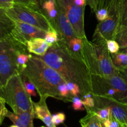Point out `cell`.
I'll return each instance as SVG.
<instances>
[{
	"label": "cell",
	"instance_id": "obj_45",
	"mask_svg": "<svg viewBox=\"0 0 127 127\" xmlns=\"http://www.w3.org/2000/svg\"><path fill=\"white\" fill-rule=\"evenodd\" d=\"M2 86V84H1V81H0V86Z\"/></svg>",
	"mask_w": 127,
	"mask_h": 127
},
{
	"label": "cell",
	"instance_id": "obj_39",
	"mask_svg": "<svg viewBox=\"0 0 127 127\" xmlns=\"http://www.w3.org/2000/svg\"><path fill=\"white\" fill-rule=\"evenodd\" d=\"M87 5L90 7L92 12H95L97 9L98 0H86Z\"/></svg>",
	"mask_w": 127,
	"mask_h": 127
},
{
	"label": "cell",
	"instance_id": "obj_1",
	"mask_svg": "<svg viewBox=\"0 0 127 127\" xmlns=\"http://www.w3.org/2000/svg\"><path fill=\"white\" fill-rule=\"evenodd\" d=\"M39 57L55 69L66 82L78 84L82 97L93 93L91 74L86 63L84 60L75 55L64 42L60 40L50 47L44 56Z\"/></svg>",
	"mask_w": 127,
	"mask_h": 127
},
{
	"label": "cell",
	"instance_id": "obj_5",
	"mask_svg": "<svg viewBox=\"0 0 127 127\" xmlns=\"http://www.w3.org/2000/svg\"><path fill=\"white\" fill-rule=\"evenodd\" d=\"M22 52H28L27 45L11 35L0 40V81L2 86L11 76L18 74L17 58L19 53Z\"/></svg>",
	"mask_w": 127,
	"mask_h": 127
},
{
	"label": "cell",
	"instance_id": "obj_2",
	"mask_svg": "<svg viewBox=\"0 0 127 127\" xmlns=\"http://www.w3.org/2000/svg\"><path fill=\"white\" fill-rule=\"evenodd\" d=\"M83 40V59L91 75L110 76L119 74V70L112 61L107 45V40L97 31H94L93 40L87 37Z\"/></svg>",
	"mask_w": 127,
	"mask_h": 127
},
{
	"label": "cell",
	"instance_id": "obj_3",
	"mask_svg": "<svg viewBox=\"0 0 127 127\" xmlns=\"http://www.w3.org/2000/svg\"><path fill=\"white\" fill-rule=\"evenodd\" d=\"M21 74L33 83L40 97H51L58 99V86L65 80L39 57L32 55Z\"/></svg>",
	"mask_w": 127,
	"mask_h": 127
},
{
	"label": "cell",
	"instance_id": "obj_25",
	"mask_svg": "<svg viewBox=\"0 0 127 127\" xmlns=\"http://www.w3.org/2000/svg\"><path fill=\"white\" fill-rule=\"evenodd\" d=\"M21 75V78H22V83H23V85L24 88L26 89V91L28 93V94L29 95H31V96H36L37 95V90H36V88L35 85L33 84V83L29 79L27 78L26 76H25L24 74H19Z\"/></svg>",
	"mask_w": 127,
	"mask_h": 127
},
{
	"label": "cell",
	"instance_id": "obj_30",
	"mask_svg": "<svg viewBox=\"0 0 127 127\" xmlns=\"http://www.w3.org/2000/svg\"><path fill=\"white\" fill-rule=\"evenodd\" d=\"M107 48L110 54L117 53L120 51V45L115 40H107Z\"/></svg>",
	"mask_w": 127,
	"mask_h": 127
},
{
	"label": "cell",
	"instance_id": "obj_27",
	"mask_svg": "<svg viewBox=\"0 0 127 127\" xmlns=\"http://www.w3.org/2000/svg\"><path fill=\"white\" fill-rule=\"evenodd\" d=\"M81 99L82 100H83V105H84L86 110L92 109L95 107V99L94 98V95H93V93L84 94L82 97Z\"/></svg>",
	"mask_w": 127,
	"mask_h": 127
},
{
	"label": "cell",
	"instance_id": "obj_29",
	"mask_svg": "<svg viewBox=\"0 0 127 127\" xmlns=\"http://www.w3.org/2000/svg\"><path fill=\"white\" fill-rule=\"evenodd\" d=\"M66 85L68 91L72 96H79L81 97V91L78 84L72 82H66Z\"/></svg>",
	"mask_w": 127,
	"mask_h": 127
},
{
	"label": "cell",
	"instance_id": "obj_26",
	"mask_svg": "<svg viewBox=\"0 0 127 127\" xmlns=\"http://www.w3.org/2000/svg\"><path fill=\"white\" fill-rule=\"evenodd\" d=\"M115 40L119 43L120 48L127 47V27L117 32L115 37Z\"/></svg>",
	"mask_w": 127,
	"mask_h": 127
},
{
	"label": "cell",
	"instance_id": "obj_6",
	"mask_svg": "<svg viewBox=\"0 0 127 127\" xmlns=\"http://www.w3.org/2000/svg\"><path fill=\"white\" fill-rule=\"evenodd\" d=\"M92 92L94 95L113 98L127 104V83L120 74L91 75Z\"/></svg>",
	"mask_w": 127,
	"mask_h": 127
},
{
	"label": "cell",
	"instance_id": "obj_33",
	"mask_svg": "<svg viewBox=\"0 0 127 127\" xmlns=\"http://www.w3.org/2000/svg\"><path fill=\"white\" fill-rule=\"evenodd\" d=\"M103 124L105 126H107L109 127H127L126 125L120 124L118 120H117L112 116V115H111L110 119L103 122Z\"/></svg>",
	"mask_w": 127,
	"mask_h": 127
},
{
	"label": "cell",
	"instance_id": "obj_9",
	"mask_svg": "<svg viewBox=\"0 0 127 127\" xmlns=\"http://www.w3.org/2000/svg\"><path fill=\"white\" fill-rule=\"evenodd\" d=\"M108 11L109 17L104 21L99 22L97 25L95 31L99 32L106 40H115L120 19L119 0H114Z\"/></svg>",
	"mask_w": 127,
	"mask_h": 127
},
{
	"label": "cell",
	"instance_id": "obj_8",
	"mask_svg": "<svg viewBox=\"0 0 127 127\" xmlns=\"http://www.w3.org/2000/svg\"><path fill=\"white\" fill-rule=\"evenodd\" d=\"M57 2L68 17L75 35L80 38L86 37L84 30L85 7L77 5L74 0H57Z\"/></svg>",
	"mask_w": 127,
	"mask_h": 127
},
{
	"label": "cell",
	"instance_id": "obj_42",
	"mask_svg": "<svg viewBox=\"0 0 127 127\" xmlns=\"http://www.w3.org/2000/svg\"><path fill=\"white\" fill-rule=\"evenodd\" d=\"M37 2H38V4L40 6V7H41V6L43 4V3H44L46 1H47V0H37Z\"/></svg>",
	"mask_w": 127,
	"mask_h": 127
},
{
	"label": "cell",
	"instance_id": "obj_16",
	"mask_svg": "<svg viewBox=\"0 0 127 127\" xmlns=\"http://www.w3.org/2000/svg\"><path fill=\"white\" fill-rule=\"evenodd\" d=\"M51 45L43 38H33L27 42V48L30 53L43 57L48 50Z\"/></svg>",
	"mask_w": 127,
	"mask_h": 127
},
{
	"label": "cell",
	"instance_id": "obj_31",
	"mask_svg": "<svg viewBox=\"0 0 127 127\" xmlns=\"http://www.w3.org/2000/svg\"><path fill=\"white\" fill-rule=\"evenodd\" d=\"M72 107L74 110H86L84 105H83V100L81 97L74 96L73 97L71 100Z\"/></svg>",
	"mask_w": 127,
	"mask_h": 127
},
{
	"label": "cell",
	"instance_id": "obj_11",
	"mask_svg": "<svg viewBox=\"0 0 127 127\" xmlns=\"http://www.w3.org/2000/svg\"><path fill=\"white\" fill-rule=\"evenodd\" d=\"M46 33V31L32 25L21 22H16V27L11 35L16 40L27 45V42L32 38H44Z\"/></svg>",
	"mask_w": 127,
	"mask_h": 127
},
{
	"label": "cell",
	"instance_id": "obj_23",
	"mask_svg": "<svg viewBox=\"0 0 127 127\" xmlns=\"http://www.w3.org/2000/svg\"><path fill=\"white\" fill-rule=\"evenodd\" d=\"M120 2V19L119 31L127 27V0H119Z\"/></svg>",
	"mask_w": 127,
	"mask_h": 127
},
{
	"label": "cell",
	"instance_id": "obj_43",
	"mask_svg": "<svg viewBox=\"0 0 127 127\" xmlns=\"http://www.w3.org/2000/svg\"><path fill=\"white\" fill-rule=\"evenodd\" d=\"M119 52H127V47L124 48H120Z\"/></svg>",
	"mask_w": 127,
	"mask_h": 127
},
{
	"label": "cell",
	"instance_id": "obj_28",
	"mask_svg": "<svg viewBox=\"0 0 127 127\" xmlns=\"http://www.w3.org/2000/svg\"><path fill=\"white\" fill-rule=\"evenodd\" d=\"M44 39L52 46V45L59 41L60 38L58 32L55 29H52L47 32Z\"/></svg>",
	"mask_w": 127,
	"mask_h": 127
},
{
	"label": "cell",
	"instance_id": "obj_13",
	"mask_svg": "<svg viewBox=\"0 0 127 127\" xmlns=\"http://www.w3.org/2000/svg\"><path fill=\"white\" fill-rule=\"evenodd\" d=\"M40 97V99L38 102H33L35 119L41 120L48 127H57L52 121V115L51 114L46 102L48 97L44 96Z\"/></svg>",
	"mask_w": 127,
	"mask_h": 127
},
{
	"label": "cell",
	"instance_id": "obj_32",
	"mask_svg": "<svg viewBox=\"0 0 127 127\" xmlns=\"http://www.w3.org/2000/svg\"><path fill=\"white\" fill-rule=\"evenodd\" d=\"M6 104L5 100L0 97V125L2 123L4 118L6 117V114L8 111L6 107Z\"/></svg>",
	"mask_w": 127,
	"mask_h": 127
},
{
	"label": "cell",
	"instance_id": "obj_7",
	"mask_svg": "<svg viewBox=\"0 0 127 127\" xmlns=\"http://www.w3.org/2000/svg\"><path fill=\"white\" fill-rule=\"evenodd\" d=\"M7 14L16 22L28 24L48 32L54 29L40 6H26L14 4L6 9Z\"/></svg>",
	"mask_w": 127,
	"mask_h": 127
},
{
	"label": "cell",
	"instance_id": "obj_40",
	"mask_svg": "<svg viewBox=\"0 0 127 127\" xmlns=\"http://www.w3.org/2000/svg\"><path fill=\"white\" fill-rule=\"evenodd\" d=\"M119 73L120 76L127 83V68H126V69H119Z\"/></svg>",
	"mask_w": 127,
	"mask_h": 127
},
{
	"label": "cell",
	"instance_id": "obj_4",
	"mask_svg": "<svg viewBox=\"0 0 127 127\" xmlns=\"http://www.w3.org/2000/svg\"><path fill=\"white\" fill-rule=\"evenodd\" d=\"M0 97L11 107L15 114L33 111L31 95L24 87L19 74L11 76L4 85L0 86Z\"/></svg>",
	"mask_w": 127,
	"mask_h": 127
},
{
	"label": "cell",
	"instance_id": "obj_15",
	"mask_svg": "<svg viewBox=\"0 0 127 127\" xmlns=\"http://www.w3.org/2000/svg\"><path fill=\"white\" fill-rule=\"evenodd\" d=\"M16 27V22L7 14L6 9L0 7V40L11 35Z\"/></svg>",
	"mask_w": 127,
	"mask_h": 127
},
{
	"label": "cell",
	"instance_id": "obj_41",
	"mask_svg": "<svg viewBox=\"0 0 127 127\" xmlns=\"http://www.w3.org/2000/svg\"><path fill=\"white\" fill-rule=\"evenodd\" d=\"M74 2L77 5L81 7H86L87 5L86 0H74Z\"/></svg>",
	"mask_w": 127,
	"mask_h": 127
},
{
	"label": "cell",
	"instance_id": "obj_12",
	"mask_svg": "<svg viewBox=\"0 0 127 127\" xmlns=\"http://www.w3.org/2000/svg\"><path fill=\"white\" fill-rule=\"evenodd\" d=\"M57 5H58V14H57V21H56L57 22L56 31L59 34L61 40L64 42V43L68 47L69 41L76 36L75 35L73 27L68 20L65 12L61 8L58 3Z\"/></svg>",
	"mask_w": 127,
	"mask_h": 127
},
{
	"label": "cell",
	"instance_id": "obj_22",
	"mask_svg": "<svg viewBox=\"0 0 127 127\" xmlns=\"http://www.w3.org/2000/svg\"><path fill=\"white\" fill-rule=\"evenodd\" d=\"M58 99L65 102H71L72 99L73 97L69 93L68 91V87L66 85V82H62L58 86Z\"/></svg>",
	"mask_w": 127,
	"mask_h": 127
},
{
	"label": "cell",
	"instance_id": "obj_44",
	"mask_svg": "<svg viewBox=\"0 0 127 127\" xmlns=\"http://www.w3.org/2000/svg\"><path fill=\"white\" fill-rule=\"evenodd\" d=\"M9 127H17V125H14H14H11V126H10Z\"/></svg>",
	"mask_w": 127,
	"mask_h": 127
},
{
	"label": "cell",
	"instance_id": "obj_37",
	"mask_svg": "<svg viewBox=\"0 0 127 127\" xmlns=\"http://www.w3.org/2000/svg\"><path fill=\"white\" fill-rule=\"evenodd\" d=\"M114 1V0H98L97 9L100 8H105L109 9Z\"/></svg>",
	"mask_w": 127,
	"mask_h": 127
},
{
	"label": "cell",
	"instance_id": "obj_17",
	"mask_svg": "<svg viewBox=\"0 0 127 127\" xmlns=\"http://www.w3.org/2000/svg\"><path fill=\"white\" fill-rule=\"evenodd\" d=\"M43 12L50 22L54 29H57V17L58 14V5L57 0H47L41 6Z\"/></svg>",
	"mask_w": 127,
	"mask_h": 127
},
{
	"label": "cell",
	"instance_id": "obj_35",
	"mask_svg": "<svg viewBox=\"0 0 127 127\" xmlns=\"http://www.w3.org/2000/svg\"><path fill=\"white\" fill-rule=\"evenodd\" d=\"M66 119V115L64 113L60 112L52 115V121L55 125L63 124Z\"/></svg>",
	"mask_w": 127,
	"mask_h": 127
},
{
	"label": "cell",
	"instance_id": "obj_20",
	"mask_svg": "<svg viewBox=\"0 0 127 127\" xmlns=\"http://www.w3.org/2000/svg\"><path fill=\"white\" fill-rule=\"evenodd\" d=\"M68 47L75 55L81 59H83V40L82 38L74 37L69 41Z\"/></svg>",
	"mask_w": 127,
	"mask_h": 127
},
{
	"label": "cell",
	"instance_id": "obj_24",
	"mask_svg": "<svg viewBox=\"0 0 127 127\" xmlns=\"http://www.w3.org/2000/svg\"><path fill=\"white\" fill-rule=\"evenodd\" d=\"M89 110V109H88ZM93 111L95 112L99 120L102 122H104L107 120L110 119L111 116V110L109 108L102 107V108H96L94 107L92 109Z\"/></svg>",
	"mask_w": 127,
	"mask_h": 127
},
{
	"label": "cell",
	"instance_id": "obj_38",
	"mask_svg": "<svg viewBox=\"0 0 127 127\" xmlns=\"http://www.w3.org/2000/svg\"><path fill=\"white\" fill-rule=\"evenodd\" d=\"M13 0H0V7L6 9H9L13 6Z\"/></svg>",
	"mask_w": 127,
	"mask_h": 127
},
{
	"label": "cell",
	"instance_id": "obj_47",
	"mask_svg": "<svg viewBox=\"0 0 127 127\" xmlns=\"http://www.w3.org/2000/svg\"><path fill=\"white\" fill-rule=\"evenodd\" d=\"M43 127V126H42V127Z\"/></svg>",
	"mask_w": 127,
	"mask_h": 127
},
{
	"label": "cell",
	"instance_id": "obj_46",
	"mask_svg": "<svg viewBox=\"0 0 127 127\" xmlns=\"http://www.w3.org/2000/svg\"><path fill=\"white\" fill-rule=\"evenodd\" d=\"M104 127H107V126H105V125H104Z\"/></svg>",
	"mask_w": 127,
	"mask_h": 127
},
{
	"label": "cell",
	"instance_id": "obj_18",
	"mask_svg": "<svg viewBox=\"0 0 127 127\" xmlns=\"http://www.w3.org/2000/svg\"><path fill=\"white\" fill-rule=\"evenodd\" d=\"M86 111V115L79 120L81 127H104L102 122L99 120L93 110L89 109Z\"/></svg>",
	"mask_w": 127,
	"mask_h": 127
},
{
	"label": "cell",
	"instance_id": "obj_21",
	"mask_svg": "<svg viewBox=\"0 0 127 127\" xmlns=\"http://www.w3.org/2000/svg\"><path fill=\"white\" fill-rule=\"evenodd\" d=\"M32 57V55L30 54L28 52H20L17 56V73L21 74L23 72L25 68L27 65V63Z\"/></svg>",
	"mask_w": 127,
	"mask_h": 127
},
{
	"label": "cell",
	"instance_id": "obj_36",
	"mask_svg": "<svg viewBox=\"0 0 127 127\" xmlns=\"http://www.w3.org/2000/svg\"><path fill=\"white\" fill-rule=\"evenodd\" d=\"M14 4L26 5V6H39L37 0H13Z\"/></svg>",
	"mask_w": 127,
	"mask_h": 127
},
{
	"label": "cell",
	"instance_id": "obj_34",
	"mask_svg": "<svg viewBox=\"0 0 127 127\" xmlns=\"http://www.w3.org/2000/svg\"><path fill=\"white\" fill-rule=\"evenodd\" d=\"M95 13L97 19L100 22L104 21L109 17V11L105 8L98 9Z\"/></svg>",
	"mask_w": 127,
	"mask_h": 127
},
{
	"label": "cell",
	"instance_id": "obj_14",
	"mask_svg": "<svg viewBox=\"0 0 127 127\" xmlns=\"http://www.w3.org/2000/svg\"><path fill=\"white\" fill-rule=\"evenodd\" d=\"M6 117L19 127H34L33 124V120L35 119L33 111L24 112L16 114L8 110Z\"/></svg>",
	"mask_w": 127,
	"mask_h": 127
},
{
	"label": "cell",
	"instance_id": "obj_19",
	"mask_svg": "<svg viewBox=\"0 0 127 127\" xmlns=\"http://www.w3.org/2000/svg\"><path fill=\"white\" fill-rule=\"evenodd\" d=\"M110 57L113 64L118 70L127 68V52H119L110 54Z\"/></svg>",
	"mask_w": 127,
	"mask_h": 127
},
{
	"label": "cell",
	"instance_id": "obj_10",
	"mask_svg": "<svg viewBox=\"0 0 127 127\" xmlns=\"http://www.w3.org/2000/svg\"><path fill=\"white\" fill-rule=\"evenodd\" d=\"M96 108L107 107L111 110L112 116L120 124L127 126V104L113 98L94 95Z\"/></svg>",
	"mask_w": 127,
	"mask_h": 127
}]
</instances>
